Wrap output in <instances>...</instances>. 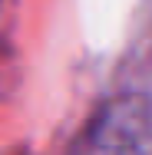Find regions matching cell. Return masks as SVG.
<instances>
[{
    "label": "cell",
    "mask_w": 152,
    "mask_h": 155,
    "mask_svg": "<svg viewBox=\"0 0 152 155\" xmlns=\"http://www.w3.org/2000/svg\"><path fill=\"white\" fill-rule=\"evenodd\" d=\"M152 145V102L146 96L113 99L86 129L73 155H149Z\"/></svg>",
    "instance_id": "1"
}]
</instances>
